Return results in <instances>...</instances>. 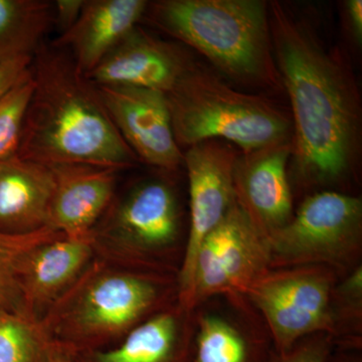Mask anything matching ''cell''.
Returning a JSON list of instances; mask_svg holds the SVG:
<instances>
[{"mask_svg": "<svg viewBox=\"0 0 362 362\" xmlns=\"http://www.w3.org/2000/svg\"><path fill=\"white\" fill-rule=\"evenodd\" d=\"M274 58L293 112V152L309 183L346 177L358 149V90L339 52L326 49L309 26L280 2L269 4Z\"/></svg>", "mask_w": 362, "mask_h": 362, "instance_id": "1", "label": "cell"}, {"mask_svg": "<svg viewBox=\"0 0 362 362\" xmlns=\"http://www.w3.org/2000/svg\"><path fill=\"white\" fill-rule=\"evenodd\" d=\"M30 70L35 88L16 156L45 165L90 164L120 171L137 163L96 86L78 70L68 52L42 45Z\"/></svg>", "mask_w": 362, "mask_h": 362, "instance_id": "2", "label": "cell"}, {"mask_svg": "<svg viewBox=\"0 0 362 362\" xmlns=\"http://www.w3.org/2000/svg\"><path fill=\"white\" fill-rule=\"evenodd\" d=\"M178 276L129 270L94 258L40 323L75 356L110 349L178 301Z\"/></svg>", "mask_w": 362, "mask_h": 362, "instance_id": "3", "label": "cell"}, {"mask_svg": "<svg viewBox=\"0 0 362 362\" xmlns=\"http://www.w3.org/2000/svg\"><path fill=\"white\" fill-rule=\"evenodd\" d=\"M144 18L244 84L280 89L269 4L261 0H159Z\"/></svg>", "mask_w": 362, "mask_h": 362, "instance_id": "4", "label": "cell"}, {"mask_svg": "<svg viewBox=\"0 0 362 362\" xmlns=\"http://www.w3.org/2000/svg\"><path fill=\"white\" fill-rule=\"evenodd\" d=\"M165 96L180 147L221 140L251 152L290 142L293 126L284 112L204 69L192 66Z\"/></svg>", "mask_w": 362, "mask_h": 362, "instance_id": "5", "label": "cell"}, {"mask_svg": "<svg viewBox=\"0 0 362 362\" xmlns=\"http://www.w3.org/2000/svg\"><path fill=\"white\" fill-rule=\"evenodd\" d=\"M95 258L129 270L180 274L187 232L175 188L138 183L111 206L90 233Z\"/></svg>", "mask_w": 362, "mask_h": 362, "instance_id": "6", "label": "cell"}, {"mask_svg": "<svg viewBox=\"0 0 362 362\" xmlns=\"http://www.w3.org/2000/svg\"><path fill=\"white\" fill-rule=\"evenodd\" d=\"M270 269L324 266L339 278L362 265V202L334 190L309 195L267 239Z\"/></svg>", "mask_w": 362, "mask_h": 362, "instance_id": "7", "label": "cell"}, {"mask_svg": "<svg viewBox=\"0 0 362 362\" xmlns=\"http://www.w3.org/2000/svg\"><path fill=\"white\" fill-rule=\"evenodd\" d=\"M339 276L324 266L268 269L243 293L283 354L309 335L332 333V295Z\"/></svg>", "mask_w": 362, "mask_h": 362, "instance_id": "8", "label": "cell"}, {"mask_svg": "<svg viewBox=\"0 0 362 362\" xmlns=\"http://www.w3.org/2000/svg\"><path fill=\"white\" fill-rule=\"evenodd\" d=\"M268 269L267 239L235 202L199 245L187 308L194 310L213 297L243 294Z\"/></svg>", "mask_w": 362, "mask_h": 362, "instance_id": "9", "label": "cell"}, {"mask_svg": "<svg viewBox=\"0 0 362 362\" xmlns=\"http://www.w3.org/2000/svg\"><path fill=\"white\" fill-rule=\"evenodd\" d=\"M239 154L230 143L221 140L197 143L183 154L189 187V225L178 274V302L187 308L199 245L235 204L233 175Z\"/></svg>", "mask_w": 362, "mask_h": 362, "instance_id": "10", "label": "cell"}, {"mask_svg": "<svg viewBox=\"0 0 362 362\" xmlns=\"http://www.w3.org/2000/svg\"><path fill=\"white\" fill-rule=\"evenodd\" d=\"M273 341L258 311L243 294H226L194 309L187 362H269Z\"/></svg>", "mask_w": 362, "mask_h": 362, "instance_id": "11", "label": "cell"}, {"mask_svg": "<svg viewBox=\"0 0 362 362\" xmlns=\"http://www.w3.org/2000/svg\"><path fill=\"white\" fill-rule=\"evenodd\" d=\"M112 122L138 160L173 171L183 164L165 94L128 86H96Z\"/></svg>", "mask_w": 362, "mask_h": 362, "instance_id": "12", "label": "cell"}, {"mask_svg": "<svg viewBox=\"0 0 362 362\" xmlns=\"http://www.w3.org/2000/svg\"><path fill=\"white\" fill-rule=\"evenodd\" d=\"M292 142L239 154L233 168L235 202L264 238L291 220L293 197L287 166Z\"/></svg>", "mask_w": 362, "mask_h": 362, "instance_id": "13", "label": "cell"}, {"mask_svg": "<svg viewBox=\"0 0 362 362\" xmlns=\"http://www.w3.org/2000/svg\"><path fill=\"white\" fill-rule=\"evenodd\" d=\"M192 68L180 47L136 26L86 78L95 86H128L168 94Z\"/></svg>", "mask_w": 362, "mask_h": 362, "instance_id": "14", "label": "cell"}, {"mask_svg": "<svg viewBox=\"0 0 362 362\" xmlns=\"http://www.w3.org/2000/svg\"><path fill=\"white\" fill-rule=\"evenodd\" d=\"M51 166L54 176L47 226L71 239L90 238L115 199L120 170L90 164Z\"/></svg>", "mask_w": 362, "mask_h": 362, "instance_id": "15", "label": "cell"}, {"mask_svg": "<svg viewBox=\"0 0 362 362\" xmlns=\"http://www.w3.org/2000/svg\"><path fill=\"white\" fill-rule=\"evenodd\" d=\"M94 258L90 238L59 235L35 247L21 274L23 310L42 320Z\"/></svg>", "mask_w": 362, "mask_h": 362, "instance_id": "16", "label": "cell"}, {"mask_svg": "<svg viewBox=\"0 0 362 362\" xmlns=\"http://www.w3.org/2000/svg\"><path fill=\"white\" fill-rule=\"evenodd\" d=\"M145 0H87L70 30L54 45L70 54L78 70L88 76L144 18Z\"/></svg>", "mask_w": 362, "mask_h": 362, "instance_id": "17", "label": "cell"}, {"mask_svg": "<svg viewBox=\"0 0 362 362\" xmlns=\"http://www.w3.org/2000/svg\"><path fill=\"white\" fill-rule=\"evenodd\" d=\"M192 332L194 310L177 301L118 344L75 354L74 362H187Z\"/></svg>", "mask_w": 362, "mask_h": 362, "instance_id": "18", "label": "cell"}, {"mask_svg": "<svg viewBox=\"0 0 362 362\" xmlns=\"http://www.w3.org/2000/svg\"><path fill=\"white\" fill-rule=\"evenodd\" d=\"M51 166L14 156L0 162V232L30 233L47 226Z\"/></svg>", "mask_w": 362, "mask_h": 362, "instance_id": "19", "label": "cell"}, {"mask_svg": "<svg viewBox=\"0 0 362 362\" xmlns=\"http://www.w3.org/2000/svg\"><path fill=\"white\" fill-rule=\"evenodd\" d=\"M54 28V1L0 0V59L33 58Z\"/></svg>", "mask_w": 362, "mask_h": 362, "instance_id": "20", "label": "cell"}, {"mask_svg": "<svg viewBox=\"0 0 362 362\" xmlns=\"http://www.w3.org/2000/svg\"><path fill=\"white\" fill-rule=\"evenodd\" d=\"M49 345L39 319L23 309H0V362H45Z\"/></svg>", "mask_w": 362, "mask_h": 362, "instance_id": "21", "label": "cell"}, {"mask_svg": "<svg viewBox=\"0 0 362 362\" xmlns=\"http://www.w3.org/2000/svg\"><path fill=\"white\" fill-rule=\"evenodd\" d=\"M64 235L49 228L30 233L0 232V309H23L21 279L30 252L47 240Z\"/></svg>", "mask_w": 362, "mask_h": 362, "instance_id": "22", "label": "cell"}, {"mask_svg": "<svg viewBox=\"0 0 362 362\" xmlns=\"http://www.w3.org/2000/svg\"><path fill=\"white\" fill-rule=\"evenodd\" d=\"M332 338L338 349H361L362 265L338 280L332 295Z\"/></svg>", "mask_w": 362, "mask_h": 362, "instance_id": "23", "label": "cell"}, {"mask_svg": "<svg viewBox=\"0 0 362 362\" xmlns=\"http://www.w3.org/2000/svg\"><path fill=\"white\" fill-rule=\"evenodd\" d=\"M35 83L32 70L28 71L0 98V162L18 154L23 121Z\"/></svg>", "mask_w": 362, "mask_h": 362, "instance_id": "24", "label": "cell"}, {"mask_svg": "<svg viewBox=\"0 0 362 362\" xmlns=\"http://www.w3.org/2000/svg\"><path fill=\"white\" fill-rule=\"evenodd\" d=\"M334 347L329 335L318 333L302 338L283 354L274 350L269 362H325Z\"/></svg>", "mask_w": 362, "mask_h": 362, "instance_id": "25", "label": "cell"}, {"mask_svg": "<svg viewBox=\"0 0 362 362\" xmlns=\"http://www.w3.org/2000/svg\"><path fill=\"white\" fill-rule=\"evenodd\" d=\"M33 58L0 59V98L28 71Z\"/></svg>", "mask_w": 362, "mask_h": 362, "instance_id": "26", "label": "cell"}, {"mask_svg": "<svg viewBox=\"0 0 362 362\" xmlns=\"http://www.w3.org/2000/svg\"><path fill=\"white\" fill-rule=\"evenodd\" d=\"M86 0H57L54 6V26L63 35L74 25L82 13Z\"/></svg>", "mask_w": 362, "mask_h": 362, "instance_id": "27", "label": "cell"}, {"mask_svg": "<svg viewBox=\"0 0 362 362\" xmlns=\"http://www.w3.org/2000/svg\"><path fill=\"white\" fill-rule=\"evenodd\" d=\"M346 11L349 14L352 32L356 35L357 42L362 39V1L361 0H349L346 1Z\"/></svg>", "mask_w": 362, "mask_h": 362, "instance_id": "28", "label": "cell"}, {"mask_svg": "<svg viewBox=\"0 0 362 362\" xmlns=\"http://www.w3.org/2000/svg\"><path fill=\"white\" fill-rule=\"evenodd\" d=\"M325 362H362L361 349L334 347Z\"/></svg>", "mask_w": 362, "mask_h": 362, "instance_id": "29", "label": "cell"}, {"mask_svg": "<svg viewBox=\"0 0 362 362\" xmlns=\"http://www.w3.org/2000/svg\"><path fill=\"white\" fill-rule=\"evenodd\" d=\"M45 362H74V357L66 349L51 343Z\"/></svg>", "mask_w": 362, "mask_h": 362, "instance_id": "30", "label": "cell"}]
</instances>
